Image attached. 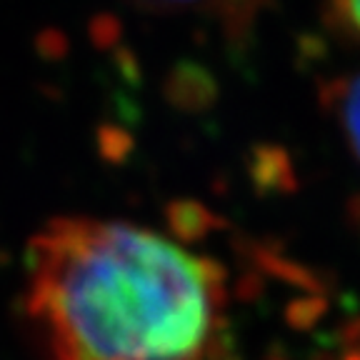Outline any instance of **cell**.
I'll return each instance as SVG.
<instances>
[{"label": "cell", "mask_w": 360, "mask_h": 360, "mask_svg": "<svg viewBox=\"0 0 360 360\" xmlns=\"http://www.w3.org/2000/svg\"><path fill=\"white\" fill-rule=\"evenodd\" d=\"M22 318L40 360H218L231 292L210 255L155 228L65 215L25 248Z\"/></svg>", "instance_id": "cell-1"}, {"label": "cell", "mask_w": 360, "mask_h": 360, "mask_svg": "<svg viewBox=\"0 0 360 360\" xmlns=\"http://www.w3.org/2000/svg\"><path fill=\"white\" fill-rule=\"evenodd\" d=\"M328 105H330L333 118L340 125V133L348 141L350 150L360 160V73L338 80L328 96Z\"/></svg>", "instance_id": "cell-2"}, {"label": "cell", "mask_w": 360, "mask_h": 360, "mask_svg": "<svg viewBox=\"0 0 360 360\" xmlns=\"http://www.w3.org/2000/svg\"><path fill=\"white\" fill-rule=\"evenodd\" d=\"M328 6L340 28L360 38V0H328Z\"/></svg>", "instance_id": "cell-3"}, {"label": "cell", "mask_w": 360, "mask_h": 360, "mask_svg": "<svg viewBox=\"0 0 360 360\" xmlns=\"http://www.w3.org/2000/svg\"><path fill=\"white\" fill-rule=\"evenodd\" d=\"M130 3L146 11H186V8H198L205 0H130Z\"/></svg>", "instance_id": "cell-4"}]
</instances>
